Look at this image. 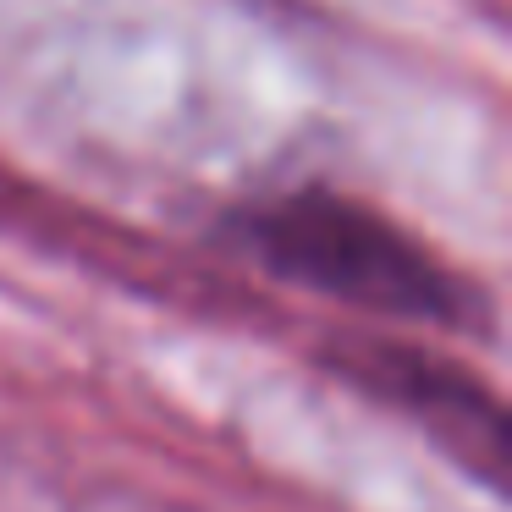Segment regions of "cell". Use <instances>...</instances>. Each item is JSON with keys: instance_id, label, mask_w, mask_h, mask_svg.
I'll list each match as a JSON object with an SVG mask.
<instances>
[{"instance_id": "6da1fadb", "label": "cell", "mask_w": 512, "mask_h": 512, "mask_svg": "<svg viewBox=\"0 0 512 512\" xmlns=\"http://www.w3.org/2000/svg\"><path fill=\"white\" fill-rule=\"evenodd\" d=\"M237 232L265 270L353 309L419 325H463L474 314V292L430 248L342 193H281L237 215Z\"/></svg>"}, {"instance_id": "7a4b0ae2", "label": "cell", "mask_w": 512, "mask_h": 512, "mask_svg": "<svg viewBox=\"0 0 512 512\" xmlns=\"http://www.w3.org/2000/svg\"><path fill=\"white\" fill-rule=\"evenodd\" d=\"M358 375H369L391 402L413 413L446 452L463 468H474L485 485L501 490L507 479V413L501 402L479 386L474 375H463L457 364L413 347H364Z\"/></svg>"}]
</instances>
